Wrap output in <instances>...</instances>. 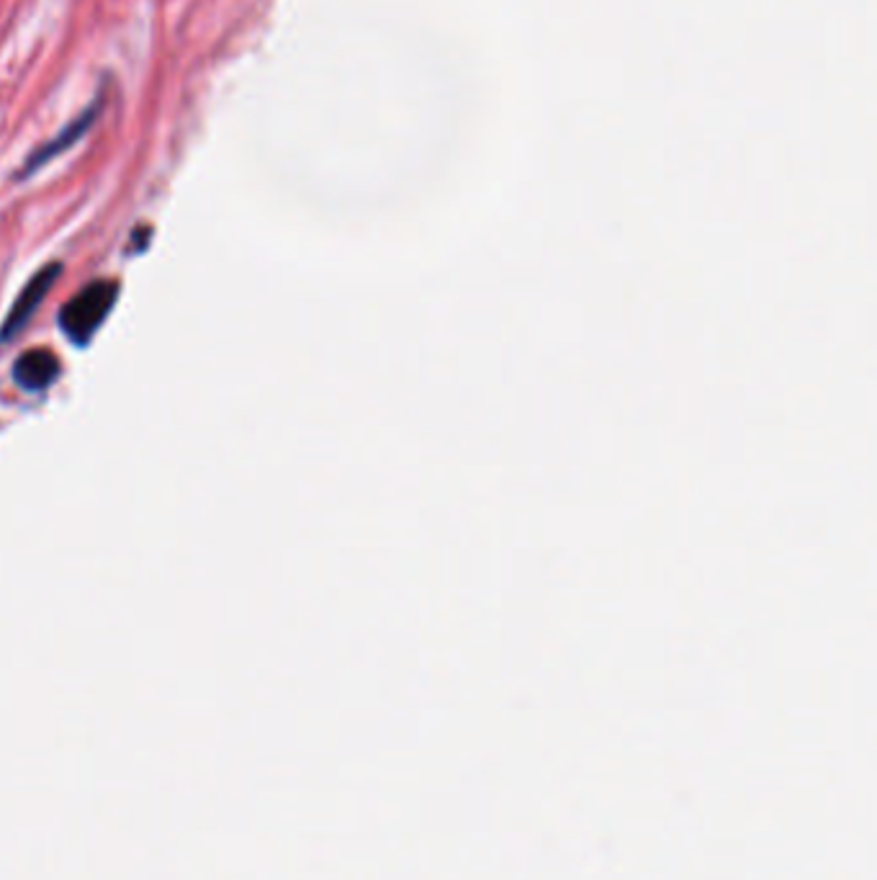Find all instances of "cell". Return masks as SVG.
<instances>
[{
	"label": "cell",
	"mask_w": 877,
	"mask_h": 880,
	"mask_svg": "<svg viewBox=\"0 0 877 880\" xmlns=\"http://www.w3.org/2000/svg\"><path fill=\"white\" fill-rule=\"evenodd\" d=\"M119 297V283L116 281H93L77 291L73 299L62 307L60 328L75 345H88L93 335L106 322Z\"/></svg>",
	"instance_id": "cell-1"
},
{
	"label": "cell",
	"mask_w": 877,
	"mask_h": 880,
	"mask_svg": "<svg viewBox=\"0 0 877 880\" xmlns=\"http://www.w3.org/2000/svg\"><path fill=\"white\" fill-rule=\"evenodd\" d=\"M60 273H62L60 262H50V266H44L42 270H36V273L31 276V281L23 286L19 299L13 301V307L6 316L3 328H0V343H8V340H13L23 328H26V324L31 322V316L36 314V309L42 307L46 293H50L52 286L57 283Z\"/></svg>",
	"instance_id": "cell-2"
},
{
	"label": "cell",
	"mask_w": 877,
	"mask_h": 880,
	"mask_svg": "<svg viewBox=\"0 0 877 880\" xmlns=\"http://www.w3.org/2000/svg\"><path fill=\"white\" fill-rule=\"evenodd\" d=\"M100 111H104V93H98L96 100H93V104H90L88 108H85V111H83L81 116H77V119L69 121L67 127L62 129L57 137H52L50 142H44L42 147H36V150L29 154V160L23 162V168H21L19 178L34 175L39 168H44L46 162H52L54 158H60L62 152L69 150V147H75L77 142H81V139L90 131L93 124L98 121Z\"/></svg>",
	"instance_id": "cell-3"
},
{
	"label": "cell",
	"mask_w": 877,
	"mask_h": 880,
	"mask_svg": "<svg viewBox=\"0 0 877 880\" xmlns=\"http://www.w3.org/2000/svg\"><path fill=\"white\" fill-rule=\"evenodd\" d=\"M60 361L52 351H44V347H34V351H26L19 355V361L13 363V378L21 389L26 391H44L57 382L60 376Z\"/></svg>",
	"instance_id": "cell-4"
}]
</instances>
